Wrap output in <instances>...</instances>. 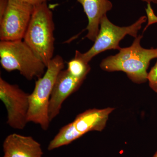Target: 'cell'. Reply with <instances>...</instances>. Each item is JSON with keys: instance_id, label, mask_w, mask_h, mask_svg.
Returning <instances> with one entry per match:
<instances>
[{"instance_id": "cell-17", "label": "cell", "mask_w": 157, "mask_h": 157, "mask_svg": "<svg viewBox=\"0 0 157 157\" xmlns=\"http://www.w3.org/2000/svg\"><path fill=\"white\" fill-rule=\"evenodd\" d=\"M17 1L27 3L34 6L43 4V3H47V2L50 1L51 0H17Z\"/></svg>"}, {"instance_id": "cell-8", "label": "cell", "mask_w": 157, "mask_h": 157, "mask_svg": "<svg viewBox=\"0 0 157 157\" xmlns=\"http://www.w3.org/2000/svg\"><path fill=\"white\" fill-rule=\"evenodd\" d=\"M84 80L71 76L67 70L59 73L49 101L48 115L50 122L58 115L64 101L79 88Z\"/></svg>"}, {"instance_id": "cell-18", "label": "cell", "mask_w": 157, "mask_h": 157, "mask_svg": "<svg viewBox=\"0 0 157 157\" xmlns=\"http://www.w3.org/2000/svg\"><path fill=\"white\" fill-rule=\"evenodd\" d=\"M143 2H145L147 3H151V2L154 4H157V0H140Z\"/></svg>"}, {"instance_id": "cell-19", "label": "cell", "mask_w": 157, "mask_h": 157, "mask_svg": "<svg viewBox=\"0 0 157 157\" xmlns=\"http://www.w3.org/2000/svg\"><path fill=\"white\" fill-rule=\"evenodd\" d=\"M152 157H157V151Z\"/></svg>"}, {"instance_id": "cell-6", "label": "cell", "mask_w": 157, "mask_h": 157, "mask_svg": "<svg viewBox=\"0 0 157 157\" xmlns=\"http://www.w3.org/2000/svg\"><path fill=\"white\" fill-rule=\"evenodd\" d=\"M33 9L34 6L27 3L9 0L6 12L0 19L1 41L23 40Z\"/></svg>"}, {"instance_id": "cell-2", "label": "cell", "mask_w": 157, "mask_h": 157, "mask_svg": "<svg viewBox=\"0 0 157 157\" xmlns=\"http://www.w3.org/2000/svg\"><path fill=\"white\" fill-rule=\"evenodd\" d=\"M54 30L53 14L47 3L34 6L23 41L46 67L53 58Z\"/></svg>"}, {"instance_id": "cell-4", "label": "cell", "mask_w": 157, "mask_h": 157, "mask_svg": "<svg viewBox=\"0 0 157 157\" xmlns=\"http://www.w3.org/2000/svg\"><path fill=\"white\" fill-rule=\"evenodd\" d=\"M0 62L4 70H17L26 79L42 77L45 64L23 40L0 42Z\"/></svg>"}, {"instance_id": "cell-14", "label": "cell", "mask_w": 157, "mask_h": 157, "mask_svg": "<svg viewBox=\"0 0 157 157\" xmlns=\"http://www.w3.org/2000/svg\"><path fill=\"white\" fill-rule=\"evenodd\" d=\"M148 81L150 87L157 93V61L148 74Z\"/></svg>"}, {"instance_id": "cell-12", "label": "cell", "mask_w": 157, "mask_h": 157, "mask_svg": "<svg viewBox=\"0 0 157 157\" xmlns=\"http://www.w3.org/2000/svg\"><path fill=\"white\" fill-rule=\"evenodd\" d=\"M83 136L77 131L72 122L62 128L48 147V151H52L60 147L68 145Z\"/></svg>"}, {"instance_id": "cell-15", "label": "cell", "mask_w": 157, "mask_h": 157, "mask_svg": "<svg viewBox=\"0 0 157 157\" xmlns=\"http://www.w3.org/2000/svg\"><path fill=\"white\" fill-rule=\"evenodd\" d=\"M147 19V24L143 30V33L146 30L149 26L157 23V16L152 9L151 3H147V7L145 9Z\"/></svg>"}, {"instance_id": "cell-11", "label": "cell", "mask_w": 157, "mask_h": 157, "mask_svg": "<svg viewBox=\"0 0 157 157\" xmlns=\"http://www.w3.org/2000/svg\"><path fill=\"white\" fill-rule=\"evenodd\" d=\"M115 108L87 109L78 114L73 122L75 128L82 135L91 131L101 132L106 127L109 114Z\"/></svg>"}, {"instance_id": "cell-3", "label": "cell", "mask_w": 157, "mask_h": 157, "mask_svg": "<svg viewBox=\"0 0 157 157\" xmlns=\"http://www.w3.org/2000/svg\"><path fill=\"white\" fill-rule=\"evenodd\" d=\"M64 68L61 56L52 59L43 76L36 82L35 88L29 94L28 121L38 124L43 130H48L50 121L48 115L49 101L59 73Z\"/></svg>"}, {"instance_id": "cell-10", "label": "cell", "mask_w": 157, "mask_h": 157, "mask_svg": "<svg viewBox=\"0 0 157 157\" xmlns=\"http://www.w3.org/2000/svg\"><path fill=\"white\" fill-rule=\"evenodd\" d=\"M83 7L88 19L86 29L88 33L86 37L94 42L99 33L100 22L102 17L113 8L109 0H77Z\"/></svg>"}, {"instance_id": "cell-9", "label": "cell", "mask_w": 157, "mask_h": 157, "mask_svg": "<svg viewBox=\"0 0 157 157\" xmlns=\"http://www.w3.org/2000/svg\"><path fill=\"white\" fill-rule=\"evenodd\" d=\"M5 155L9 157H42L41 144L31 136L12 134L3 144Z\"/></svg>"}, {"instance_id": "cell-16", "label": "cell", "mask_w": 157, "mask_h": 157, "mask_svg": "<svg viewBox=\"0 0 157 157\" xmlns=\"http://www.w3.org/2000/svg\"><path fill=\"white\" fill-rule=\"evenodd\" d=\"M9 0H0V19L2 17L6 12Z\"/></svg>"}, {"instance_id": "cell-7", "label": "cell", "mask_w": 157, "mask_h": 157, "mask_svg": "<svg viewBox=\"0 0 157 157\" xmlns=\"http://www.w3.org/2000/svg\"><path fill=\"white\" fill-rule=\"evenodd\" d=\"M0 99L7 109V123L13 128L24 129L28 123L29 94L17 85L10 84L1 77Z\"/></svg>"}, {"instance_id": "cell-1", "label": "cell", "mask_w": 157, "mask_h": 157, "mask_svg": "<svg viewBox=\"0 0 157 157\" xmlns=\"http://www.w3.org/2000/svg\"><path fill=\"white\" fill-rule=\"evenodd\" d=\"M143 35H138L132 45L121 48L115 55L103 59L100 64L107 72L122 71L134 83L142 84L148 81V69L151 61L157 58V48H144L140 45Z\"/></svg>"}, {"instance_id": "cell-5", "label": "cell", "mask_w": 157, "mask_h": 157, "mask_svg": "<svg viewBox=\"0 0 157 157\" xmlns=\"http://www.w3.org/2000/svg\"><path fill=\"white\" fill-rule=\"evenodd\" d=\"M147 20V16H141L132 25L119 27L112 23L107 15H105L101 19L99 33L92 47L83 53L76 50L75 56L89 63L94 57L105 51L110 49L119 50L121 48L119 46L121 40L127 35L135 38L137 37L138 31Z\"/></svg>"}, {"instance_id": "cell-13", "label": "cell", "mask_w": 157, "mask_h": 157, "mask_svg": "<svg viewBox=\"0 0 157 157\" xmlns=\"http://www.w3.org/2000/svg\"><path fill=\"white\" fill-rule=\"evenodd\" d=\"M67 67V70L70 75L78 78L85 79L90 70L89 63L75 56L68 62Z\"/></svg>"}, {"instance_id": "cell-20", "label": "cell", "mask_w": 157, "mask_h": 157, "mask_svg": "<svg viewBox=\"0 0 157 157\" xmlns=\"http://www.w3.org/2000/svg\"><path fill=\"white\" fill-rule=\"evenodd\" d=\"M3 157H9L7 156L4 155V156Z\"/></svg>"}]
</instances>
